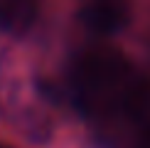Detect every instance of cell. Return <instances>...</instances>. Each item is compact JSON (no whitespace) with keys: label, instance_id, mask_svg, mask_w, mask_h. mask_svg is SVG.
Instances as JSON below:
<instances>
[{"label":"cell","instance_id":"cell-4","mask_svg":"<svg viewBox=\"0 0 150 148\" xmlns=\"http://www.w3.org/2000/svg\"><path fill=\"white\" fill-rule=\"evenodd\" d=\"M37 20L35 0H0V25L10 32H27Z\"/></svg>","mask_w":150,"mask_h":148},{"label":"cell","instance_id":"cell-1","mask_svg":"<svg viewBox=\"0 0 150 148\" xmlns=\"http://www.w3.org/2000/svg\"><path fill=\"white\" fill-rule=\"evenodd\" d=\"M130 77V62L118 47L96 45L79 54L74 64V79L89 96H106L123 89Z\"/></svg>","mask_w":150,"mask_h":148},{"label":"cell","instance_id":"cell-2","mask_svg":"<svg viewBox=\"0 0 150 148\" xmlns=\"http://www.w3.org/2000/svg\"><path fill=\"white\" fill-rule=\"evenodd\" d=\"M130 17V0H84L79 20L93 35H113Z\"/></svg>","mask_w":150,"mask_h":148},{"label":"cell","instance_id":"cell-3","mask_svg":"<svg viewBox=\"0 0 150 148\" xmlns=\"http://www.w3.org/2000/svg\"><path fill=\"white\" fill-rule=\"evenodd\" d=\"M121 109L128 121H135V123L150 121V77L130 79L123 86Z\"/></svg>","mask_w":150,"mask_h":148},{"label":"cell","instance_id":"cell-5","mask_svg":"<svg viewBox=\"0 0 150 148\" xmlns=\"http://www.w3.org/2000/svg\"><path fill=\"white\" fill-rule=\"evenodd\" d=\"M0 148H5V146H0Z\"/></svg>","mask_w":150,"mask_h":148}]
</instances>
